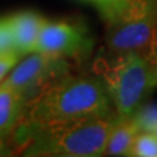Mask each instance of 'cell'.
<instances>
[{"instance_id": "5", "label": "cell", "mask_w": 157, "mask_h": 157, "mask_svg": "<svg viewBox=\"0 0 157 157\" xmlns=\"http://www.w3.org/2000/svg\"><path fill=\"white\" fill-rule=\"evenodd\" d=\"M70 74V61L61 57L47 56L35 51L17 64L12 74L5 80L22 96L26 108L50 89L60 78Z\"/></svg>"}, {"instance_id": "14", "label": "cell", "mask_w": 157, "mask_h": 157, "mask_svg": "<svg viewBox=\"0 0 157 157\" xmlns=\"http://www.w3.org/2000/svg\"><path fill=\"white\" fill-rule=\"evenodd\" d=\"M12 51L16 50H15V44H13L10 25L7 22V17H2L0 19V54L12 52Z\"/></svg>"}, {"instance_id": "2", "label": "cell", "mask_w": 157, "mask_h": 157, "mask_svg": "<svg viewBox=\"0 0 157 157\" xmlns=\"http://www.w3.org/2000/svg\"><path fill=\"white\" fill-rule=\"evenodd\" d=\"M115 115L92 117L41 129L23 147L25 156L98 157L105 154Z\"/></svg>"}, {"instance_id": "15", "label": "cell", "mask_w": 157, "mask_h": 157, "mask_svg": "<svg viewBox=\"0 0 157 157\" xmlns=\"http://www.w3.org/2000/svg\"><path fill=\"white\" fill-rule=\"evenodd\" d=\"M17 58H19V54H17L16 51L0 54V80L16 66Z\"/></svg>"}, {"instance_id": "1", "label": "cell", "mask_w": 157, "mask_h": 157, "mask_svg": "<svg viewBox=\"0 0 157 157\" xmlns=\"http://www.w3.org/2000/svg\"><path fill=\"white\" fill-rule=\"evenodd\" d=\"M106 90L96 77L67 74L32 102L13 131L15 146L22 148L41 129L92 117L115 115Z\"/></svg>"}, {"instance_id": "10", "label": "cell", "mask_w": 157, "mask_h": 157, "mask_svg": "<svg viewBox=\"0 0 157 157\" xmlns=\"http://www.w3.org/2000/svg\"><path fill=\"white\" fill-rule=\"evenodd\" d=\"M80 2L90 3L92 6H95L96 10L99 12L101 17L106 25L113 22L117 17H119V15L127 9L129 3V0H80Z\"/></svg>"}, {"instance_id": "7", "label": "cell", "mask_w": 157, "mask_h": 157, "mask_svg": "<svg viewBox=\"0 0 157 157\" xmlns=\"http://www.w3.org/2000/svg\"><path fill=\"white\" fill-rule=\"evenodd\" d=\"M7 22L10 25L13 44L17 54L22 56V54L34 52L39 32L44 23L47 22V19L38 12L23 10L17 12L12 16H7Z\"/></svg>"}, {"instance_id": "4", "label": "cell", "mask_w": 157, "mask_h": 157, "mask_svg": "<svg viewBox=\"0 0 157 157\" xmlns=\"http://www.w3.org/2000/svg\"><path fill=\"white\" fill-rule=\"evenodd\" d=\"M157 25V0H129L127 9L106 25L111 52L143 51Z\"/></svg>"}, {"instance_id": "12", "label": "cell", "mask_w": 157, "mask_h": 157, "mask_svg": "<svg viewBox=\"0 0 157 157\" xmlns=\"http://www.w3.org/2000/svg\"><path fill=\"white\" fill-rule=\"evenodd\" d=\"M131 117L138 131H148L157 135V105H140Z\"/></svg>"}, {"instance_id": "9", "label": "cell", "mask_w": 157, "mask_h": 157, "mask_svg": "<svg viewBox=\"0 0 157 157\" xmlns=\"http://www.w3.org/2000/svg\"><path fill=\"white\" fill-rule=\"evenodd\" d=\"M140 131L135 125L132 117L117 115L111 132L108 135L105 154L108 156H129L131 147Z\"/></svg>"}, {"instance_id": "16", "label": "cell", "mask_w": 157, "mask_h": 157, "mask_svg": "<svg viewBox=\"0 0 157 157\" xmlns=\"http://www.w3.org/2000/svg\"><path fill=\"white\" fill-rule=\"evenodd\" d=\"M12 148L6 144V140L0 138V156H10L12 154Z\"/></svg>"}, {"instance_id": "8", "label": "cell", "mask_w": 157, "mask_h": 157, "mask_svg": "<svg viewBox=\"0 0 157 157\" xmlns=\"http://www.w3.org/2000/svg\"><path fill=\"white\" fill-rule=\"evenodd\" d=\"M25 115L22 96L7 83L0 84V138L6 140L13 134Z\"/></svg>"}, {"instance_id": "11", "label": "cell", "mask_w": 157, "mask_h": 157, "mask_svg": "<svg viewBox=\"0 0 157 157\" xmlns=\"http://www.w3.org/2000/svg\"><path fill=\"white\" fill-rule=\"evenodd\" d=\"M129 156L157 157V135L148 131H140L132 143Z\"/></svg>"}, {"instance_id": "3", "label": "cell", "mask_w": 157, "mask_h": 157, "mask_svg": "<svg viewBox=\"0 0 157 157\" xmlns=\"http://www.w3.org/2000/svg\"><path fill=\"white\" fill-rule=\"evenodd\" d=\"M111 58L99 57L95 73L106 90L115 112L119 117H131L144 98L153 90L150 67L143 51L113 52Z\"/></svg>"}, {"instance_id": "13", "label": "cell", "mask_w": 157, "mask_h": 157, "mask_svg": "<svg viewBox=\"0 0 157 157\" xmlns=\"http://www.w3.org/2000/svg\"><path fill=\"white\" fill-rule=\"evenodd\" d=\"M143 54L146 57L147 63H148V67H150V83H151V87H157V25L154 31H153V35L147 47L143 50Z\"/></svg>"}, {"instance_id": "6", "label": "cell", "mask_w": 157, "mask_h": 157, "mask_svg": "<svg viewBox=\"0 0 157 157\" xmlns=\"http://www.w3.org/2000/svg\"><path fill=\"white\" fill-rule=\"evenodd\" d=\"M93 38L89 29L82 22L56 21L47 22L39 32L35 51L52 57L80 60L90 54Z\"/></svg>"}]
</instances>
